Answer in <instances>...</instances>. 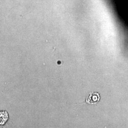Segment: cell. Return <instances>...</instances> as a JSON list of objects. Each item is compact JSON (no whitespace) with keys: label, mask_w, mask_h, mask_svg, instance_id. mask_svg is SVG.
Instances as JSON below:
<instances>
[{"label":"cell","mask_w":128,"mask_h":128,"mask_svg":"<svg viewBox=\"0 0 128 128\" xmlns=\"http://www.w3.org/2000/svg\"><path fill=\"white\" fill-rule=\"evenodd\" d=\"M100 97L98 93L97 92H91L87 97L86 100V102L88 104H96V103L100 100Z\"/></svg>","instance_id":"1"},{"label":"cell","mask_w":128,"mask_h":128,"mask_svg":"<svg viewBox=\"0 0 128 128\" xmlns=\"http://www.w3.org/2000/svg\"><path fill=\"white\" fill-rule=\"evenodd\" d=\"M8 119V114L6 112H0V125H3Z\"/></svg>","instance_id":"2"}]
</instances>
